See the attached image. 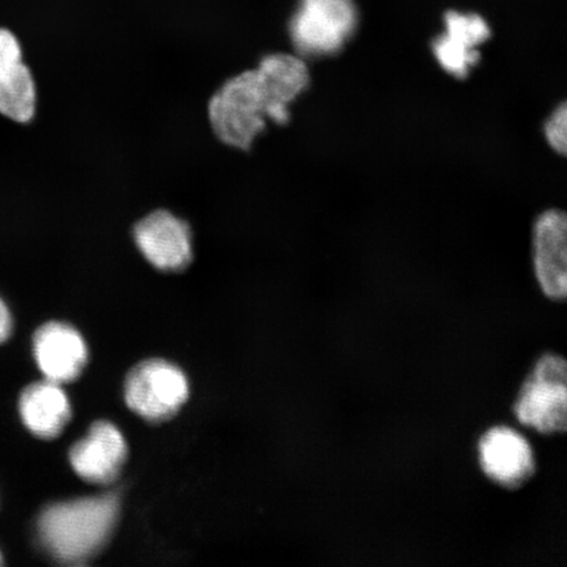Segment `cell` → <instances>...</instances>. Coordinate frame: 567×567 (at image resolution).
Masks as SVG:
<instances>
[{"instance_id":"obj_1","label":"cell","mask_w":567,"mask_h":567,"mask_svg":"<svg viewBox=\"0 0 567 567\" xmlns=\"http://www.w3.org/2000/svg\"><path fill=\"white\" fill-rule=\"evenodd\" d=\"M289 117V106L280 102L258 68L229 78L208 104L213 133L224 145L239 151H250L267 120L284 125Z\"/></svg>"},{"instance_id":"obj_2","label":"cell","mask_w":567,"mask_h":567,"mask_svg":"<svg viewBox=\"0 0 567 567\" xmlns=\"http://www.w3.org/2000/svg\"><path fill=\"white\" fill-rule=\"evenodd\" d=\"M118 508L115 494L49 506L38 524L42 547L61 564H86L111 537Z\"/></svg>"},{"instance_id":"obj_3","label":"cell","mask_w":567,"mask_h":567,"mask_svg":"<svg viewBox=\"0 0 567 567\" xmlns=\"http://www.w3.org/2000/svg\"><path fill=\"white\" fill-rule=\"evenodd\" d=\"M358 24L353 0H300L289 34L301 56L330 55L342 51Z\"/></svg>"},{"instance_id":"obj_4","label":"cell","mask_w":567,"mask_h":567,"mask_svg":"<svg viewBox=\"0 0 567 567\" xmlns=\"http://www.w3.org/2000/svg\"><path fill=\"white\" fill-rule=\"evenodd\" d=\"M517 420L544 435L565 432L567 425V365L547 353L537 361L515 403Z\"/></svg>"},{"instance_id":"obj_5","label":"cell","mask_w":567,"mask_h":567,"mask_svg":"<svg viewBox=\"0 0 567 567\" xmlns=\"http://www.w3.org/2000/svg\"><path fill=\"white\" fill-rule=\"evenodd\" d=\"M188 393L186 375L165 360H148L133 368L125 384L127 406L151 422L174 416Z\"/></svg>"},{"instance_id":"obj_6","label":"cell","mask_w":567,"mask_h":567,"mask_svg":"<svg viewBox=\"0 0 567 567\" xmlns=\"http://www.w3.org/2000/svg\"><path fill=\"white\" fill-rule=\"evenodd\" d=\"M133 240L147 264L159 271H181L194 258L189 224L167 209L153 210L142 217L134 225Z\"/></svg>"},{"instance_id":"obj_7","label":"cell","mask_w":567,"mask_h":567,"mask_svg":"<svg viewBox=\"0 0 567 567\" xmlns=\"http://www.w3.org/2000/svg\"><path fill=\"white\" fill-rule=\"evenodd\" d=\"M478 453L486 476L502 486L520 487L535 474L534 451L527 439L513 429L502 425L487 431Z\"/></svg>"},{"instance_id":"obj_8","label":"cell","mask_w":567,"mask_h":567,"mask_svg":"<svg viewBox=\"0 0 567 567\" xmlns=\"http://www.w3.org/2000/svg\"><path fill=\"white\" fill-rule=\"evenodd\" d=\"M38 89L16 34L0 28V115L19 124L32 122Z\"/></svg>"},{"instance_id":"obj_9","label":"cell","mask_w":567,"mask_h":567,"mask_svg":"<svg viewBox=\"0 0 567 567\" xmlns=\"http://www.w3.org/2000/svg\"><path fill=\"white\" fill-rule=\"evenodd\" d=\"M126 443L115 425L109 422L92 424L86 437L70 450V463L84 481L110 484L118 476L126 458Z\"/></svg>"},{"instance_id":"obj_10","label":"cell","mask_w":567,"mask_h":567,"mask_svg":"<svg viewBox=\"0 0 567 567\" xmlns=\"http://www.w3.org/2000/svg\"><path fill=\"white\" fill-rule=\"evenodd\" d=\"M35 361L47 380L63 384L80 378L87 363V347L80 332L66 323L51 322L33 338Z\"/></svg>"},{"instance_id":"obj_11","label":"cell","mask_w":567,"mask_h":567,"mask_svg":"<svg viewBox=\"0 0 567 567\" xmlns=\"http://www.w3.org/2000/svg\"><path fill=\"white\" fill-rule=\"evenodd\" d=\"M535 269L538 284L549 299L567 295V219L564 212L548 210L535 228Z\"/></svg>"},{"instance_id":"obj_12","label":"cell","mask_w":567,"mask_h":567,"mask_svg":"<svg viewBox=\"0 0 567 567\" xmlns=\"http://www.w3.org/2000/svg\"><path fill=\"white\" fill-rule=\"evenodd\" d=\"M445 33L432 44L435 56L450 74L465 78L480 60L477 47L491 38L486 21L476 13H445Z\"/></svg>"},{"instance_id":"obj_13","label":"cell","mask_w":567,"mask_h":567,"mask_svg":"<svg viewBox=\"0 0 567 567\" xmlns=\"http://www.w3.org/2000/svg\"><path fill=\"white\" fill-rule=\"evenodd\" d=\"M19 410L25 427L40 439L59 436L71 417L68 395L60 384L49 380L25 388Z\"/></svg>"},{"instance_id":"obj_14","label":"cell","mask_w":567,"mask_h":567,"mask_svg":"<svg viewBox=\"0 0 567 567\" xmlns=\"http://www.w3.org/2000/svg\"><path fill=\"white\" fill-rule=\"evenodd\" d=\"M567 110L566 104L559 105V109L553 113L547 125L545 134L553 148L559 154L565 155L567 151Z\"/></svg>"},{"instance_id":"obj_15","label":"cell","mask_w":567,"mask_h":567,"mask_svg":"<svg viewBox=\"0 0 567 567\" xmlns=\"http://www.w3.org/2000/svg\"><path fill=\"white\" fill-rule=\"evenodd\" d=\"M12 316L6 302L0 299V344L4 343L11 337Z\"/></svg>"},{"instance_id":"obj_16","label":"cell","mask_w":567,"mask_h":567,"mask_svg":"<svg viewBox=\"0 0 567 567\" xmlns=\"http://www.w3.org/2000/svg\"><path fill=\"white\" fill-rule=\"evenodd\" d=\"M3 564L2 553H0V565Z\"/></svg>"}]
</instances>
